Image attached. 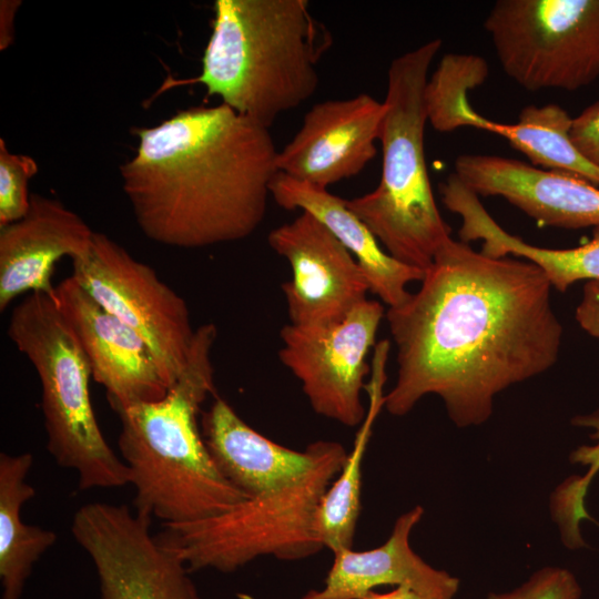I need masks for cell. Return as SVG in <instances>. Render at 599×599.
<instances>
[{
    "mask_svg": "<svg viewBox=\"0 0 599 599\" xmlns=\"http://www.w3.org/2000/svg\"><path fill=\"white\" fill-rule=\"evenodd\" d=\"M271 195L285 210L300 209L323 223L348 250L362 268L369 292L388 307L405 303L408 284L422 281L424 271L403 264L382 248L367 225L341 199L326 189L316 187L277 172Z\"/></svg>",
    "mask_w": 599,
    "mask_h": 599,
    "instance_id": "20",
    "label": "cell"
},
{
    "mask_svg": "<svg viewBox=\"0 0 599 599\" xmlns=\"http://www.w3.org/2000/svg\"><path fill=\"white\" fill-rule=\"evenodd\" d=\"M38 172L33 158L11 153L0 139V227L22 219L30 206L29 180Z\"/></svg>",
    "mask_w": 599,
    "mask_h": 599,
    "instance_id": "24",
    "label": "cell"
},
{
    "mask_svg": "<svg viewBox=\"0 0 599 599\" xmlns=\"http://www.w3.org/2000/svg\"><path fill=\"white\" fill-rule=\"evenodd\" d=\"M329 43L306 0H216L201 73L189 81L270 129L314 95Z\"/></svg>",
    "mask_w": 599,
    "mask_h": 599,
    "instance_id": "4",
    "label": "cell"
},
{
    "mask_svg": "<svg viewBox=\"0 0 599 599\" xmlns=\"http://www.w3.org/2000/svg\"><path fill=\"white\" fill-rule=\"evenodd\" d=\"M467 92L459 91L432 108L428 122L435 130L449 132L473 126L498 134L524 153L531 165L572 174L599 186V169L573 145L570 138L573 118L564 108L555 103L541 106L530 104L520 111L517 123L507 124L476 112Z\"/></svg>",
    "mask_w": 599,
    "mask_h": 599,
    "instance_id": "19",
    "label": "cell"
},
{
    "mask_svg": "<svg viewBox=\"0 0 599 599\" xmlns=\"http://www.w3.org/2000/svg\"><path fill=\"white\" fill-rule=\"evenodd\" d=\"M581 587L575 575L562 567L547 566L507 592H489L487 599H580Z\"/></svg>",
    "mask_w": 599,
    "mask_h": 599,
    "instance_id": "25",
    "label": "cell"
},
{
    "mask_svg": "<svg viewBox=\"0 0 599 599\" xmlns=\"http://www.w3.org/2000/svg\"><path fill=\"white\" fill-rule=\"evenodd\" d=\"M484 27L506 74L528 91L599 77V0H498Z\"/></svg>",
    "mask_w": 599,
    "mask_h": 599,
    "instance_id": "8",
    "label": "cell"
},
{
    "mask_svg": "<svg viewBox=\"0 0 599 599\" xmlns=\"http://www.w3.org/2000/svg\"><path fill=\"white\" fill-rule=\"evenodd\" d=\"M216 336L212 323L195 328L186 365L163 398L114 410L135 511L164 524L203 520L247 499L219 471L197 425L200 407L214 392Z\"/></svg>",
    "mask_w": 599,
    "mask_h": 599,
    "instance_id": "3",
    "label": "cell"
},
{
    "mask_svg": "<svg viewBox=\"0 0 599 599\" xmlns=\"http://www.w3.org/2000/svg\"><path fill=\"white\" fill-rule=\"evenodd\" d=\"M312 467L295 481L193 522L163 524L159 539L190 571L231 572L261 556L300 560L317 554L313 521L319 500L347 458L336 441L318 440Z\"/></svg>",
    "mask_w": 599,
    "mask_h": 599,
    "instance_id": "7",
    "label": "cell"
},
{
    "mask_svg": "<svg viewBox=\"0 0 599 599\" xmlns=\"http://www.w3.org/2000/svg\"><path fill=\"white\" fill-rule=\"evenodd\" d=\"M21 6L19 0L0 1V50H6L14 41V17Z\"/></svg>",
    "mask_w": 599,
    "mask_h": 599,
    "instance_id": "29",
    "label": "cell"
},
{
    "mask_svg": "<svg viewBox=\"0 0 599 599\" xmlns=\"http://www.w3.org/2000/svg\"><path fill=\"white\" fill-rule=\"evenodd\" d=\"M53 298L89 361L92 378L105 388L113 410L159 400L167 394L170 388L145 341L102 307L72 276L54 287Z\"/></svg>",
    "mask_w": 599,
    "mask_h": 599,
    "instance_id": "13",
    "label": "cell"
},
{
    "mask_svg": "<svg viewBox=\"0 0 599 599\" xmlns=\"http://www.w3.org/2000/svg\"><path fill=\"white\" fill-rule=\"evenodd\" d=\"M151 519L103 501L74 512L71 532L94 566L100 599H202L185 564L151 532Z\"/></svg>",
    "mask_w": 599,
    "mask_h": 599,
    "instance_id": "10",
    "label": "cell"
},
{
    "mask_svg": "<svg viewBox=\"0 0 599 599\" xmlns=\"http://www.w3.org/2000/svg\"><path fill=\"white\" fill-rule=\"evenodd\" d=\"M7 334L39 376L47 448L54 460L77 471L80 490L130 484L128 466L95 418L89 361L53 295L28 294L12 308Z\"/></svg>",
    "mask_w": 599,
    "mask_h": 599,
    "instance_id": "6",
    "label": "cell"
},
{
    "mask_svg": "<svg viewBox=\"0 0 599 599\" xmlns=\"http://www.w3.org/2000/svg\"><path fill=\"white\" fill-rule=\"evenodd\" d=\"M423 515L422 506L402 514L387 540L376 548L334 552L324 588L311 590L302 599H362L385 585L406 586L436 599H454L458 578L432 567L410 547L412 530Z\"/></svg>",
    "mask_w": 599,
    "mask_h": 599,
    "instance_id": "17",
    "label": "cell"
},
{
    "mask_svg": "<svg viewBox=\"0 0 599 599\" xmlns=\"http://www.w3.org/2000/svg\"><path fill=\"white\" fill-rule=\"evenodd\" d=\"M134 133L136 153L120 175L148 238L200 248L246 238L263 222L278 172L267 128L221 103Z\"/></svg>",
    "mask_w": 599,
    "mask_h": 599,
    "instance_id": "2",
    "label": "cell"
},
{
    "mask_svg": "<svg viewBox=\"0 0 599 599\" xmlns=\"http://www.w3.org/2000/svg\"><path fill=\"white\" fill-rule=\"evenodd\" d=\"M362 599H436V598L425 596L406 586H398L395 589L387 592H383V593L370 591Z\"/></svg>",
    "mask_w": 599,
    "mask_h": 599,
    "instance_id": "30",
    "label": "cell"
},
{
    "mask_svg": "<svg viewBox=\"0 0 599 599\" xmlns=\"http://www.w3.org/2000/svg\"><path fill=\"white\" fill-rule=\"evenodd\" d=\"M268 244L292 268L282 285L291 324L337 323L367 300L369 286L356 260L311 213L271 231Z\"/></svg>",
    "mask_w": 599,
    "mask_h": 599,
    "instance_id": "12",
    "label": "cell"
},
{
    "mask_svg": "<svg viewBox=\"0 0 599 599\" xmlns=\"http://www.w3.org/2000/svg\"><path fill=\"white\" fill-rule=\"evenodd\" d=\"M384 114V101L367 93L314 104L278 151L277 171L326 190L357 175L376 155Z\"/></svg>",
    "mask_w": 599,
    "mask_h": 599,
    "instance_id": "14",
    "label": "cell"
},
{
    "mask_svg": "<svg viewBox=\"0 0 599 599\" xmlns=\"http://www.w3.org/2000/svg\"><path fill=\"white\" fill-rule=\"evenodd\" d=\"M71 276L145 341L170 388L186 365L195 334L185 301L153 268L100 232L72 260Z\"/></svg>",
    "mask_w": 599,
    "mask_h": 599,
    "instance_id": "9",
    "label": "cell"
},
{
    "mask_svg": "<svg viewBox=\"0 0 599 599\" xmlns=\"http://www.w3.org/2000/svg\"><path fill=\"white\" fill-rule=\"evenodd\" d=\"M444 205L461 217L459 237L463 242L480 240L481 253L493 257L509 254L537 265L552 288L565 292L580 281L599 280V227L592 237L572 248H547L525 242L504 230L487 212L479 196L459 182L443 193Z\"/></svg>",
    "mask_w": 599,
    "mask_h": 599,
    "instance_id": "21",
    "label": "cell"
},
{
    "mask_svg": "<svg viewBox=\"0 0 599 599\" xmlns=\"http://www.w3.org/2000/svg\"><path fill=\"white\" fill-rule=\"evenodd\" d=\"M551 288L534 263L450 237L419 290L386 312L397 377L383 406L404 416L434 394L458 427L488 420L496 395L558 361L562 326Z\"/></svg>",
    "mask_w": 599,
    "mask_h": 599,
    "instance_id": "1",
    "label": "cell"
},
{
    "mask_svg": "<svg viewBox=\"0 0 599 599\" xmlns=\"http://www.w3.org/2000/svg\"><path fill=\"white\" fill-rule=\"evenodd\" d=\"M575 317L585 332L599 339V280L585 283Z\"/></svg>",
    "mask_w": 599,
    "mask_h": 599,
    "instance_id": "28",
    "label": "cell"
},
{
    "mask_svg": "<svg viewBox=\"0 0 599 599\" xmlns=\"http://www.w3.org/2000/svg\"><path fill=\"white\" fill-rule=\"evenodd\" d=\"M570 138L581 155L599 169V101L572 119Z\"/></svg>",
    "mask_w": 599,
    "mask_h": 599,
    "instance_id": "27",
    "label": "cell"
},
{
    "mask_svg": "<svg viewBox=\"0 0 599 599\" xmlns=\"http://www.w3.org/2000/svg\"><path fill=\"white\" fill-rule=\"evenodd\" d=\"M571 423L573 426L590 429V437L595 441L592 445L579 446L569 456L570 463L588 466L583 476L569 478L572 490L586 497L590 481L599 471V408L589 414L575 416Z\"/></svg>",
    "mask_w": 599,
    "mask_h": 599,
    "instance_id": "26",
    "label": "cell"
},
{
    "mask_svg": "<svg viewBox=\"0 0 599 599\" xmlns=\"http://www.w3.org/2000/svg\"><path fill=\"white\" fill-rule=\"evenodd\" d=\"M205 446L222 476L247 498L282 488L314 464L317 443L305 450L284 447L250 427L221 397L201 418Z\"/></svg>",
    "mask_w": 599,
    "mask_h": 599,
    "instance_id": "18",
    "label": "cell"
},
{
    "mask_svg": "<svg viewBox=\"0 0 599 599\" xmlns=\"http://www.w3.org/2000/svg\"><path fill=\"white\" fill-rule=\"evenodd\" d=\"M30 453L0 454V580L1 599H20L34 564L57 541L52 530L27 525L23 505L34 497L27 481L32 467Z\"/></svg>",
    "mask_w": 599,
    "mask_h": 599,
    "instance_id": "22",
    "label": "cell"
},
{
    "mask_svg": "<svg viewBox=\"0 0 599 599\" xmlns=\"http://www.w3.org/2000/svg\"><path fill=\"white\" fill-rule=\"evenodd\" d=\"M93 233L61 201L31 194L27 214L0 227V311L24 293L53 295L55 263L83 255Z\"/></svg>",
    "mask_w": 599,
    "mask_h": 599,
    "instance_id": "16",
    "label": "cell"
},
{
    "mask_svg": "<svg viewBox=\"0 0 599 599\" xmlns=\"http://www.w3.org/2000/svg\"><path fill=\"white\" fill-rule=\"evenodd\" d=\"M454 174L476 195L504 197L538 224L599 227V186L579 176L493 154L459 155Z\"/></svg>",
    "mask_w": 599,
    "mask_h": 599,
    "instance_id": "15",
    "label": "cell"
},
{
    "mask_svg": "<svg viewBox=\"0 0 599 599\" xmlns=\"http://www.w3.org/2000/svg\"><path fill=\"white\" fill-rule=\"evenodd\" d=\"M441 44L433 39L392 61L379 134L382 176L372 192L346 200L392 257L424 272L451 237L435 201L424 144L428 72Z\"/></svg>",
    "mask_w": 599,
    "mask_h": 599,
    "instance_id": "5",
    "label": "cell"
},
{
    "mask_svg": "<svg viewBox=\"0 0 599 599\" xmlns=\"http://www.w3.org/2000/svg\"><path fill=\"white\" fill-rule=\"evenodd\" d=\"M382 378L370 385V407L354 440L345 464L322 496L316 508L313 530L323 548L333 554L353 548L362 505V469L374 419L384 404Z\"/></svg>",
    "mask_w": 599,
    "mask_h": 599,
    "instance_id": "23",
    "label": "cell"
},
{
    "mask_svg": "<svg viewBox=\"0 0 599 599\" xmlns=\"http://www.w3.org/2000/svg\"><path fill=\"white\" fill-rule=\"evenodd\" d=\"M384 315L383 305L367 298L337 323L282 328L280 359L301 382L316 414L347 427L363 423L366 361Z\"/></svg>",
    "mask_w": 599,
    "mask_h": 599,
    "instance_id": "11",
    "label": "cell"
}]
</instances>
